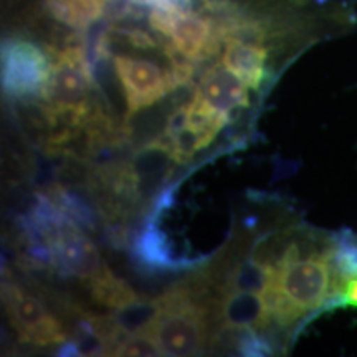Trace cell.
<instances>
[{"instance_id": "6da1fadb", "label": "cell", "mask_w": 357, "mask_h": 357, "mask_svg": "<svg viewBox=\"0 0 357 357\" xmlns=\"http://www.w3.org/2000/svg\"><path fill=\"white\" fill-rule=\"evenodd\" d=\"M52 73L43 100L55 114L56 121L65 126L79 128L96 108L91 100L95 84L91 60L82 43H66L60 50L48 48Z\"/></svg>"}, {"instance_id": "7a4b0ae2", "label": "cell", "mask_w": 357, "mask_h": 357, "mask_svg": "<svg viewBox=\"0 0 357 357\" xmlns=\"http://www.w3.org/2000/svg\"><path fill=\"white\" fill-rule=\"evenodd\" d=\"M162 312L149 336L162 356H194L205 342V310L192 298L187 288L177 287L160 296Z\"/></svg>"}, {"instance_id": "3957f363", "label": "cell", "mask_w": 357, "mask_h": 357, "mask_svg": "<svg viewBox=\"0 0 357 357\" xmlns=\"http://www.w3.org/2000/svg\"><path fill=\"white\" fill-rule=\"evenodd\" d=\"M52 73V60L42 48L22 38L2 45V89L10 100H37L45 96Z\"/></svg>"}, {"instance_id": "277c9868", "label": "cell", "mask_w": 357, "mask_h": 357, "mask_svg": "<svg viewBox=\"0 0 357 357\" xmlns=\"http://www.w3.org/2000/svg\"><path fill=\"white\" fill-rule=\"evenodd\" d=\"M8 318L19 339L45 347L66 341V333L55 316L47 311L38 298L24 294L17 288H7Z\"/></svg>"}, {"instance_id": "5b68a950", "label": "cell", "mask_w": 357, "mask_h": 357, "mask_svg": "<svg viewBox=\"0 0 357 357\" xmlns=\"http://www.w3.org/2000/svg\"><path fill=\"white\" fill-rule=\"evenodd\" d=\"M113 63L126 98L128 116L149 108L172 91L167 73L153 61L118 55L113 58Z\"/></svg>"}, {"instance_id": "8992f818", "label": "cell", "mask_w": 357, "mask_h": 357, "mask_svg": "<svg viewBox=\"0 0 357 357\" xmlns=\"http://www.w3.org/2000/svg\"><path fill=\"white\" fill-rule=\"evenodd\" d=\"M52 265L61 273L77 276L79 280H91L100 275L102 268L101 255L96 245L79 230V225L70 218L52 243Z\"/></svg>"}, {"instance_id": "52a82bcc", "label": "cell", "mask_w": 357, "mask_h": 357, "mask_svg": "<svg viewBox=\"0 0 357 357\" xmlns=\"http://www.w3.org/2000/svg\"><path fill=\"white\" fill-rule=\"evenodd\" d=\"M194 91L225 116H230L234 109L248 106V86L223 63L205 70Z\"/></svg>"}, {"instance_id": "ba28073f", "label": "cell", "mask_w": 357, "mask_h": 357, "mask_svg": "<svg viewBox=\"0 0 357 357\" xmlns=\"http://www.w3.org/2000/svg\"><path fill=\"white\" fill-rule=\"evenodd\" d=\"M270 48L265 43H248L230 40L225 43L222 63L248 88L258 89L268 75Z\"/></svg>"}, {"instance_id": "9c48e42d", "label": "cell", "mask_w": 357, "mask_h": 357, "mask_svg": "<svg viewBox=\"0 0 357 357\" xmlns=\"http://www.w3.org/2000/svg\"><path fill=\"white\" fill-rule=\"evenodd\" d=\"M213 22L208 17L200 15L184 8L177 15L171 32V43L182 55L194 61L207 58L208 45L212 40Z\"/></svg>"}, {"instance_id": "30bf717a", "label": "cell", "mask_w": 357, "mask_h": 357, "mask_svg": "<svg viewBox=\"0 0 357 357\" xmlns=\"http://www.w3.org/2000/svg\"><path fill=\"white\" fill-rule=\"evenodd\" d=\"M222 316L225 319V324L247 326L257 331L258 329L263 331V329L275 326L265 298L257 293H225V300L222 303Z\"/></svg>"}, {"instance_id": "8fae6325", "label": "cell", "mask_w": 357, "mask_h": 357, "mask_svg": "<svg viewBox=\"0 0 357 357\" xmlns=\"http://www.w3.org/2000/svg\"><path fill=\"white\" fill-rule=\"evenodd\" d=\"M276 266L271 260H257L250 258L238 263L227 280L223 293L231 291H247L261 294L263 298L268 296L271 291L275 281Z\"/></svg>"}, {"instance_id": "7c38bea8", "label": "cell", "mask_w": 357, "mask_h": 357, "mask_svg": "<svg viewBox=\"0 0 357 357\" xmlns=\"http://www.w3.org/2000/svg\"><path fill=\"white\" fill-rule=\"evenodd\" d=\"M113 0H45L48 12L71 29H88L96 24Z\"/></svg>"}, {"instance_id": "4fadbf2b", "label": "cell", "mask_w": 357, "mask_h": 357, "mask_svg": "<svg viewBox=\"0 0 357 357\" xmlns=\"http://www.w3.org/2000/svg\"><path fill=\"white\" fill-rule=\"evenodd\" d=\"M160 312H162V303H160V298H158L153 301H134L121 310H116L113 316L119 331L124 337L129 339L139 334H149Z\"/></svg>"}, {"instance_id": "5bb4252c", "label": "cell", "mask_w": 357, "mask_h": 357, "mask_svg": "<svg viewBox=\"0 0 357 357\" xmlns=\"http://www.w3.org/2000/svg\"><path fill=\"white\" fill-rule=\"evenodd\" d=\"M89 293H91L93 300L113 311L121 310V307L139 300V296L126 281L111 273L108 266L102 268L100 275L89 280Z\"/></svg>"}, {"instance_id": "9a60e30c", "label": "cell", "mask_w": 357, "mask_h": 357, "mask_svg": "<svg viewBox=\"0 0 357 357\" xmlns=\"http://www.w3.org/2000/svg\"><path fill=\"white\" fill-rule=\"evenodd\" d=\"M134 257L142 265L149 268H176V258L171 255V250L166 245V236L162 231L155 230L154 225L146 227L137 236L134 245Z\"/></svg>"}, {"instance_id": "2e32d148", "label": "cell", "mask_w": 357, "mask_h": 357, "mask_svg": "<svg viewBox=\"0 0 357 357\" xmlns=\"http://www.w3.org/2000/svg\"><path fill=\"white\" fill-rule=\"evenodd\" d=\"M334 261L342 280V289L349 280H357V231H336V252Z\"/></svg>"}, {"instance_id": "e0dca14e", "label": "cell", "mask_w": 357, "mask_h": 357, "mask_svg": "<svg viewBox=\"0 0 357 357\" xmlns=\"http://www.w3.org/2000/svg\"><path fill=\"white\" fill-rule=\"evenodd\" d=\"M114 356H162L160 349L155 344V341L149 334H139L126 339L118 349L114 351Z\"/></svg>"}, {"instance_id": "ac0fdd59", "label": "cell", "mask_w": 357, "mask_h": 357, "mask_svg": "<svg viewBox=\"0 0 357 357\" xmlns=\"http://www.w3.org/2000/svg\"><path fill=\"white\" fill-rule=\"evenodd\" d=\"M119 33L126 38V42L131 45L132 48H139V50H153L155 48L154 37H151L149 33L139 29H129V30H119Z\"/></svg>"}, {"instance_id": "d6986e66", "label": "cell", "mask_w": 357, "mask_h": 357, "mask_svg": "<svg viewBox=\"0 0 357 357\" xmlns=\"http://www.w3.org/2000/svg\"><path fill=\"white\" fill-rule=\"evenodd\" d=\"M178 2H187V0H178Z\"/></svg>"}]
</instances>
